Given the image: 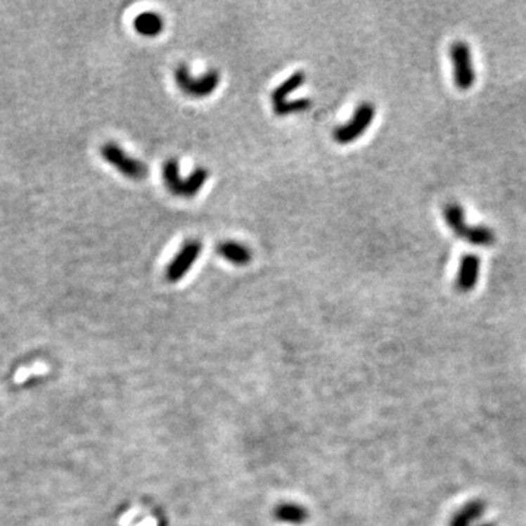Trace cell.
Segmentation results:
<instances>
[{"label":"cell","mask_w":526,"mask_h":526,"mask_svg":"<svg viewBox=\"0 0 526 526\" xmlns=\"http://www.w3.org/2000/svg\"><path fill=\"white\" fill-rule=\"evenodd\" d=\"M162 179L165 181L167 189L174 196H183L184 180L180 177V168L177 160H167L162 165Z\"/></svg>","instance_id":"13"},{"label":"cell","mask_w":526,"mask_h":526,"mask_svg":"<svg viewBox=\"0 0 526 526\" xmlns=\"http://www.w3.org/2000/svg\"><path fill=\"white\" fill-rule=\"evenodd\" d=\"M274 518L278 522L300 526V525H303L309 520V511L306 509L304 506L298 504V503L286 501V503H281L275 507Z\"/></svg>","instance_id":"8"},{"label":"cell","mask_w":526,"mask_h":526,"mask_svg":"<svg viewBox=\"0 0 526 526\" xmlns=\"http://www.w3.org/2000/svg\"><path fill=\"white\" fill-rule=\"evenodd\" d=\"M202 253V243L199 240L186 241L174 259L168 263L165 278L170 283H179V281L192 269L199 255Z\"/></svg>","instance_id":"5"},{"label":"cell","mask_w":526,"mask_h":526,"mask_svg":"<svg viewBox=\"0 0 526 526\" xmlns=\"http://www.w3.org/2000/svg\"><path fill=\"white\" fill-rule=\"evenodd\" d=\"M306 82V73L303 70L294 72L291 77H288L283 84H279L271 94V100L274 104L283 103L287 100L290 94L297 91L300 86Z\"/></svg>","instance_id":"12"},{"label":"cell","mask_w":526,"mask_h":526,"mask_svg":"<svg viewBox=\"0 0 526 526\" xmlns=\"http://www.w3.org/2000/svg\"><path fill=\"white\" fill-rule=\"evenodd\" d=\"M310 107H312V101L309 98H298V100H293V101L286 100L283 103L274 104V113L279 117H284V116L295 115V113L306 111Z\"/></svg>","instance_id":"16"},{"label":"cell","mask_w":526,"mask_h":526,"mask_svg":"<svg viewBox=\"0 0 526 526\" xmlns=\"http://www.w3.org/2000/svg\"><path fill=\"white\" fill-rule=\"evenodd\" d=\"M443 218L447 224V227L454 231V234L462 238L468 230L469 225L465 221V211L462 206L456 202H449L443 208Z\"/></svg>","instance_id":"10"},{"label":"cell","mask_w":526,"mask_h":526,"mask_svg":"<svg viewBox=\"0 0 526 526\" xmlns=\"http://www.w3.org/2000/svg\"><path fill=\"white\" fill-rule=\"evenodd\" d=\"M103 158L127 179L132 180H143L148 176V167L124 153V149L115 142H108L101 146Z\"/></svg>","instance_id":"4"},{"label":"cell","mask_w":526,"mask_h":526,"mask_svg":"<svg viewBox=\"0 0 526 526\" xmlns=\"http://www.w3.org/2000/svg\"><path fill=\"white\" fill-rule=\"evenodd\" d=\"M481 269V259L475 253H466L459 263L455 287L461 293H469L475 288Z\"/></svg>","instance_id":"6"},{"label":"cell","mask_w":526,"mask_h":526,"mask_svg":"<svg viewBox=\"0 0 526 526\" xmlns=\"http://www.w3.org/2000/svg\"><path fill=\"white\" fill-rule=\"evenodd\" d=\"M376 116V107L366 101L355 108L351 120L333 130V141L341 145H348L355 142L366 134Z\"/></svg>","instance_id":"2"},{"label":"cell","mask_w":526,"mask_h":526,"mask_svg":"<svg viewBox=\"0 0 526 526\" xmlns=\"http://www.w3.org/2000/svg\"><path fill=\"white\" fill-rule=\"evenodd\" d=\"M174 79L184 96L193 98H205L210 97L218 88L219 73L215 69H211L206 72L203 77L193 78L189 73V68L186 65H179L174 70Z\"/></svg>","instance_id":"1"},{"label":"cell","mask_w":526,"mask_h":526,"mask_svg":"<svg viewBox=\"0 0 526 526\" xmlns=\"http://www.w3.org/2000/svg\"><path fill=\"white\" fill-rule=\"evenodd\" d=\"M462 240L478 248H490L496 243V233L485 225H469Z\"/></svg>","instance_id":"14"},{"label":"cell","mask_w":526,"mask_h":526,"mask_svg":"<svg viewBox=\"0 0 526 526\" xmlns=\"http://www.w3.org/2000/svg\"><path fill=\"white\" fill-rule=\"evenodd\" d=\"M208 177H210V173H208V170H206V168H203V167L196 168V170L184 180L183 196L184 198L196 196L202 191V187L205 186Z\"/></svg>","instance_id":"15"},{"label":"cell","mask_w":526,"mask_h":526,"mask_svg":"<svg viewBox=\"0 0 526 526\" xmlns=\"http://www.w3.org/2000/svg\"><path fill=\"white\" fill-rule=\"evenodd\" d=\"M134 27L143 37H157L164 30V21L155 12H143L135 18Z\"/></svg>","instance_id":"11"},{"label":"cell","mask_w":526,"mask_h":526,"mask_svg":"<svg viewBox=\"0 0 526 526\" xmlns=\"http://www.w3.org/2000/svg\"><path fill=\"white\" fill-rule=\"evenodd\" d=\"M217 253L236 267H246L252 262V250L244 244L233 240L222 241L217 246Z\"/></svg>","instance_id":"7"},{"label":"cell","mask_w":526,"mask_h":526,"mask_svg":"<svg viewBox=\"0 0 526 526\" xmlns=\"http://www.w3.org/2000/svg\"><path fill=\"white\" fill-rule=\"evenodd\" d=\"M487 509V504L484 500H471L468 501L462 509H459L452 519H450L449 526H471L473 522L478 520Z\"/></svg>","instance_id":"9"},{"label":"cell","mask_w":526,"mask_h":526,"mask_svg":"<svg viewBox=\"0 0 526 526\" xmlns=\"http://www.w3.org/2000/svg\"><path fill=\"white\" fill-rule=\"evenodd\" d=\"M478 526H496L494 523H481V525H478Z\"/></svg>","instance_id":"17"},{"label":"cell","mask_w":526,"mask_h":526,"mask_svg":"<svg viewBox=\"0 0 526 526\" xmlns=\"http://www.w3.org/2000/svg\"><path fill=\"white\" fill-rule=\"evenodd\" d=\"M450 62L454 68V82L458 89L468 91L475 84V69L473 53L465 41H455L450 46Z\"/></svg>","instance_id":"3"}]
</instances>
